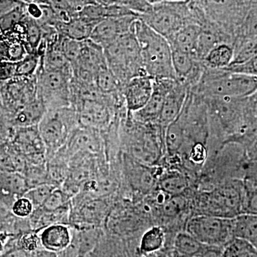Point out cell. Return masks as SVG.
Masks as SVG:
<instances>
[{
	"mask_svg": "<svg viewBox=\"0 0 257 257\" xmlns=\"http://www.w3.org/2000/svg\"><path fill=\"white\" fill-rule=\"evenodd\" d=\"M15 127L4 111L0 110V145L9 142L14 133Z\"/></svg>",
	"mask_w": 257,
	"mask_h": 257,
	"instance_id": "7bdbcfd3",
	"label": "cell"
},
{
	"mask_svg": "<svg viewBox=\"0 0 257 257\" xmlns=\"http://www.w3.org/2000/svg\"><path fill=\"white\" fill-rule=\"evenodd\" d=\"M12 145L25 157L30 165H43L47 160L46 148L38 126L15 127Z\"/></svg>",
	"mask_w": 257,
	"mask_h": 257,
	"instance_id": "30bf717a",
	"label": "cell"
},
{
	"mask_svg": "<svg viewBox=\"0 0 257 257\" xmlns=\"http://www.w3.org/2000/svg\"><path fill=\"white\" fill-rule=\"evenodd\" d=\"M99 211H100L99 203L97 200H94L84 204L81 209V214L85 222H87V224H92V222L97 221V218H99L98 217Z\"/></svg>",
	"mask_w": 257,
	"mask_h": 257,
	"instance_id": "60d3db41",
	"label": "cell"
},
{
	"mask_svg": "<svg viewBox=\"0 0 257 257\" xmlns=\"http://www.w3.org/2000/svg\"><path fill=\"white\" fill-rule=\"evenodd\" d=\"M190 89L183 83L176 81L175 85L166 96L157 124L164 130L178 118Z\"/></svg>",
	"mask_w": 257,
	"mask_h": 257,
	"instance_id": "9a60e30c",
	"label": "cell"
},
{
	"mask_svg": "<svg viewBox=\"0 0 257 257\" xmlns=\"http://www.w3.org/2000/svg\"><path fill=\"white\" fill-rule=\"evenodd\" d=\"M138 16L108 18L99 22L93 30L90 40L104 48L121 35L135 30Z\"/></svg>",
	"mask_w": 257,
	"mask_h": 257,
	"instance_id": "7c38bea8",
	"label": "cell"
},
{
	"mask_svg": "<svg viewBox=\"0 0 257 257\" xmlns=\"http://www.w3.org/2000/svg\"><path fill=\"white\" fill-rule=\"evenodd\" d=\"M234 237L257 246V214H241L233 218Z\"/></svg>",
	"mask_w": 257,
	"mask_h": 257,
	"instance_id": "d4e9b609",
	"label": "cell"
},
{
	"mask_svg": "<svg viewBox=\"0 0 257 257\" xmlns=\"http://www.w3.org/2000/svg\"><path fill=\"white\" fill-rule=\"evenodd\" d=\"M79 126L78 114L73 106L47 110L38 124L47 158H51L65 146L70 134Z\"/></svg>",
	"mask_w": 257,
	"mask_h": 257,
	"instance_id": "5b68a950",
	"label": "cell"
},
{
	"mask_svg": "<svg viewBox=\"0 0 257 257\" xmlns=\"http://www.w3.org/2000/svg\"><path fill=\"white\" fill-rule=\"evenodd\" d=\"M40 245H41V243L38 231L26 230L20 233L17 238L16 246L23 248L28 252H35L39 249Z\"/></svg>",
	"mask_w": 257,
	"mask_h": 257,
	"instance_id": "8d00e7d4",
	"label": "cell"
},
{
	"mask_svg": "<svg viewBox=\"0 0 257 257\" xmlns=\"http://www.w3.org/2000/svg\"><path fill=\"white\" fill-rule=\"evenodd\" d=\"M104 52L108 67L121 87L134 77L147 75L135 30L106 45Z\"/></svg>",
	"mask_w": 257,
	"mask_h": 257,
	"instance_id": "277c9868",
	"label": "cell"
},
{
	"mask_svg": "<svg viewBox=\"0 0 257 257\" xmlns=\"http://www.w3.org/2000/svg\"><path fill=\"white\" fill-rule=\"evenodd\" d=\"M24 3L22 0H0V18Z\"/></svg>",
	"mask_w": 257,
	"mask_h": 257,
	"instance_id": "f6af8a7d",
	"label": "cell"
},
{
	"mask_svg": "<svg viewBox=\"0 0 257 257\" xmlns=\"http://www.w3.org/2000/svg\"><path fill=\"white\" fill-rule=\"evenodd\" d=\"M187 207V200L183 195L168 196L162 204V213L167 217H174Z\"/></svg>",
	"mask_w": 257,
	"mask_h": 257,
	"instance_id": "d590c367",
	"label": "cell"
},
{
	"mask_svg": "<svg viewBox=\"0 0 257 257\" xmlns=\"http://www.w3.org/2000/svg\"><path fill=\"white\" fill-rule=\"evenodd\" d=\"M30 189L27 179L19 173L0 171V202L10 211L13 203Z\"/></svg>",
	"mask_w": 257,
	"mask_h": 257,
	"instance_id": "e0dca14e",
	"label": "cell"
},
{
	"mask_svg": "<svg viewBox=\"0 0 257 257\" xmlns=\"http://www.w3.org/2000/svg\"><path fill=\"white\" fill-rule=\"evenodd\" d=\"M35 210L31 201L23 196L15 201L10 208V211L16 217L20 219H28Z\"/></svg>",
	"mask_w": 257,
	"mask_h": 257,
	"instance_id": "f35d334b",
	"label": "cell"
},
{
	"mask_svg": "<svg viewBox=\"0 0 257 257\" xmlns=\"http://www.w3.org/2000/svg\"><path fill=\"white\" fill-rule=\"evenodd\" d=\"M234 59V48L231 45L221 43L213 48L203 60L204 67L223 69L229 67Z\"/></svg>",
	"mask_w": 257,
	"mask_h": 257,
	"instance_id": "484cf974",
	"label": "cell"
},
{
	"mask_svg": "<svg viewBox=\"0 0 257 257\" xmlns=\"http://www.w3.org/2000/svg\"><path fill=\"white\" fill-rule=\"evenodd\" d=\"M154 78L149 75L138 76L130 79L123 88L125 107L128 113L139 111L151 97Z\"/></svg>",
	"mask_w": 257,
	"mask_h": 257,
	"instance_id": "4fadbf2b",
	"label": "cell"
},
{
	"mask_svg": "<svg viewBox=\"0 0 257 257\" xmlns=\"http://www.w3.org/2000/svg\"><path fill=\"white\" fill-rule=\"evenodd\" d=\"M97 24L79 18L77 14L67 23L58 24L56 28L59 33L64 37L84 41L90 39L93 30Z\"/></svg>",
	"mask_w": 257,
	"mask_h": 257,
	"instance_id": "603a6c76",
	"label": "cell"
},
{
	"mask_svg": "<svg viewBox=\"0 0 257 257\" xmlns=\"http://www.w3.org/2000/svg\"><path fill=\"white\" fill-rule=\"evenodd\" d=\"M161 1H165V0H157V3H158V2H161Z\"/></svg>",
	"mask_w": 257,
	"mask_h": 257,
	"instance_id": "816d5d0a",
	"label": "cell"
},
{
	"mask_svg": "<svg viewBox=\"0 0 257 257\" xmlns=\"http://www.w3.org/2000/svg\"><path fill=\"white\" fill-rule=\"evenodd\" d=\"M96 4L109 6V5H124V0H93Z\"/></svg>",
	"mask_w": 257,
	"mask_h": 257,
	"instance_id": "c3c4849f",
	"label": "cell"
},
{
	"mask_svg": "<svg viewBox=\"0 0 257 257\" xmlns=\"http://www.w3.org/2000/svg\"><path fill=\"white\" fill-rule=\"evenodd\" d=\"M185 132L178 118L169 125L165 130V142L169 153L174 154L178 152L185 142Z\"/></svg>",
	"mask_w": 257,
	"mask_h": 257,
	"instance_id": "f546056e",
	"label": "cell"
},
{
	"mask_svg": "<svg viewBox=\"0 0 257 257\" xmlns=\"http://www.w3.org/2000/svg\"><path fill=\"white\" fill-rule=\"evenodd\" d=\"M39 235L42 247L55 253L67 250L73 240L70 228L64 224L47 226L41 230Z\"/></svg>",
	"mask_w": 257,
	"mask_h": 257,
	"instance_id": "2e32d148",
	"label": "cell"
},
{
	"mask_svg": "<svg viewBox=\"0 0 257 257\" xmlns=\"http://www.w3.org/2000/svg\"><path fill=\"white\" fill-rule=\"evenodd\" d=\"M253 246L246 240L234 237L223 247L222 257H238L243 251Z\"/></svg>",
	"mask_w": 257,
	"mask_h": 257,
	"instance_id": "ab89813d",
	"label": "cell"
},
{
	"mask_svg": "<svg viewBox=\"0 0 257 257\" xmlns=\"http://www.w3.org/2000/svg\"><path fill=\"white\" fill-rule=\"evenodd\" d=\"M223 247L207 246L199 257H222Z\"/></svg>",
	"mask_w": 257,
	"mask_h": 257,
	"instance_id": "7dc6e473",
	"label": "cell"
},
{
	"mask_svg": "<svg viewBox=\"0 0 257 257\" xmlns=\"http://www.w3.org/2000/svg\"><path fill=\"white\" fill-rule=\"evenodd\" d=\"M242 214H257V184L243 179Z\"/></svg>",
	"mask_w": 257,
	"mask_h": 257,
	"instance_id": "e575fe53",
	"label": "cell"
},
{
	"mask_svg": "<svg viewBox=\"0 0 257 257\" xmlns=\"http://www.w3.org/2000/svg\"><path fill=\"white\" fill-rule=\"evenodd\" d=\"M190 91L205 98L242 99L256 92L257 77L205 67L200 80Z\"/></svg>",
	"mask_w": 257,
	"mask_h": 257,
	"instance_id": "6da1fadb",
	"label": "cell"
},
{
	"mask_svg": "<svg viewBox=\"0 0 257 257\" xmlns=\"http://www.w3.org/2000/svg\"><path fill=\"white\" fill-rule=\"evenodd\" d=\"M41 58L42 56L37 50L30 52L23 60L16 62L15 77H31L36 75Z\"/></svg>",
	"mask_w": 257,
	"mask_h": 257,
	"instance_id": "1f68e13d",
	"label": "cell"
},
{
	"mask_svg": "<svg viewBox=\"0 0 257 257\" xmlns=\"http://www.w3.org/2000/svg\"><path fill=\"white\" fill-rule=\"evenodd\" d=\"M0 257H32V253L28 252L18 246H13L2 253Z\"/></svg>",
	"mask_w": 257,
	"mask_h": 257,
	"instance_id": "bcb514c9",
	"label": "cell"
},
{
	"mask_svg": "<svg viewBox=\"0 0 257 257\" xmlns=\"http://www.w3.org/2000/svg\"><path fill=\"white\" fill-rule=\"evenodd\" d=\"M68 194L62 189L55 188L47 198L41 208L47 211H54L67 207Z\"/></svg>",
	"mask_w": 257,
	"mask_h": 257,
	"instance_id": "74e56055",
	"label": "cell"
},
{
	"mask_svg": "<svg viewBox=\"0 0 257 257\" xmlns=\"http://www.w3.org/2000/svg\"><path fill=\"white\" fill-rule=\"evenodd\" d=\"M172 1H182V0H172Z\"/></svg>",
	"mask_w": 257,
	"mask_h": 257,
	"instance_id": "f5cc1de1",
	"label": "cell"
},
{
	"mask_svg": "<svg viewBox=\"0 0 257 257\" xmlns=\"http://www.w3.org/2000/svg\"><path fill=\"white\" fill-rule=\"evenodd\" d=\"M186 231L207 246L224 247L234 239L233 218L198 214L189 219Z\"/></svg>",
	"mask_w": 257,
	"mask_h": 257,
	"instance_id": "ba28073f",
	"label": "cell"
},
{
	"mask_svg": "<svg viewBox=\"0 0 257 257\" xmlns=\"http://www.w3.org/2000/svg\"><path fill=\"white\" fill-rule=\"evenodd\" d=\"M94 84L97 90L104 95H110L122 92L123 90L119 81L109 68L108 64L96 71L94 75Z\"/></svg>",
	"mask_w": 257,
	"mask_h": 257,
	"instance_id": "4316f807",
	"label": "cell"
},
{
	"mask_svg": "<svg viewBox=\"0 0 257 257\" xmlns=\"http://www.w3.org/2000/svg\"><path fill=\"white\" fill-rule=\"evenodd\" d=\"M223 69L236 72V73L248 74V75L257 77V56L245 63L229 65V67Z\"/></svg>",
	"mask_w": 257,
	"mask_h": 257,
	"instance_id": "b9f144b4",
	"label": "cell"
},
{
	"mask_svg": "<svg viewBox=\"0 0 257 257\" xmlns=\"http://www.w3.org/2000/svg\"><path fill=\"white\" fill-rule=\"evenodd\" d=\"M234 59L230 65L245 63L257 56V35L236 39L233 45Z\"/></svg>",
	"mask_w": 257,
	"mask_h": 257,
	"instance_id": "83f0119b",
	"label": "cell"
},
{
	"mask_svg": "<svg viewBox=\"0 0 257 257\" xmlns=\"http://www.w3.org/2000/svg\"><path fill=\"white\" fill-rule=\"evenodd\" d=\"M135 32L147 75L154 79H176L172 49L167 39L139 18L135 23Z\"/></svg>",
	"mask_w": 257,
	"mask_h": 257,
	"instance_id": "7a4b0ae2",
	"label": "cell"
},
{
	"mask_svg": "<svg viewBox=\"0 0 257 257\" xmlns=\"http://www.w3.org/2000/svg\"><path fill=\"white\" fill-rule=\"evenodd\" d=\"M176 81L173 79H154L153 93L148 102L140 110L128 114L135 121L141 124H157L166 96L175 85Z\"/></svg>",
	"mask_w": 257,
	"mask_h": 257,
	"instance_id": "8fae6325",
	"label": "cell"
},
{
	"mask_svg": "<svg viewBox=\"0 0 257 257\" xmlns=\"http://www.w3.org/2000/svg\"><path fill=\"white\" fill-rule=\"evenodd\" d=\"M207 246L187 231H182L174 240V256L199 257Z\"/></svg>",
	"mask_w": 257,
	"mask_h": 257,
	"instance_id": "cb8c5ba5",
	"label": "cell"
},
{
	"mask_svg": "<svg viewBox=\"0 0 257 257\" xmlns=\"http://www.w3.org/2000/svg\"><path fill=\"white\" fill-rule=\"evenodd\" d=\"M165 243V231L160 226H154L143 234L140 241V250L145 254H152L160 251Z\"/></svg>",
	"mask_w": 257,
	"mask_h": 257,
	"instance_id": "f1b7e54d",
	"label": "cell"
},
{
	"mask_svg": "<svg viewBox=\"0 0 257 257\" xmlns=\"http://www.w3.org/2000/svg\"><path fill=\"white\" fill-rule=\"evenodd\" d=\"M28 161L10 142L0 145V171L25 175Z\"/></svg>",
	"mask_w": 257,
	"mask_h": 257,
	"instance_id": "7402d4cb",
	"label": "cell"
},
{
	"mask_svg": "<svg viewBox=\"0 0 257 257\" xmlns=\"http://www.w3.org/2000/svg\"><path fill=\"white\" fill-rule=\"evenodd\" d=\"M3 111L11 119L24 106L37 98L36 75L15 77L3 82L1 87Z\"/></svg>",
	"mask_w": 257,
	"mask_h": 257,
	"instance_id": "9c48e42d",
	"label": "cell"
},
{
	"mask_svg": "<svg viewBox=\"0 0 257 257\" xmlns=\"http://www.w3.org/2000/svg\"><path fill=\"white\" fill-rule=\"evenodd\" d=\"M99 133L92 128L79 126L70 134L65 146L72 153L83 152L96 154L101 145Z\"/></svg>",
	"mask_w": 257,
	"mask_h": 257,
	"instance_id": "ac0fdd59",
	"label": "cell"
},
{
	"mask_svg": "<svg viewBox=\"0 0 257 257\" xmlns=\"http://www.w3.org/2000/svg\"><path fill=\"white\" fill-rule=\"evenodd\" d=\"M172 64L176 79L192 89L202 77L204 67L194 56L178 50H172Z\"/></svg>",
	"mask_w": 257,
	"mask_h": 257,
	"instance_id": "5bb4252c",
	"label": "cell"
},
{
	"mask_svg": "<svg viewBox=\"0 0 257 257\" xmlns=\"http://www.w3.org/2000/svg\"><path fill=\"white\" fill-rule=\"evenodd\" d=\"M139 19L167 40L186 25H200L190 0L154 3L148 11L139 15Z\"/></svg>",
	"mask_w": 257,
	"mask_h": 257,
	"instance_id": "3957f363",
	"label": "cell"
},
{
	"mask_svg": "<svg viewBox=\"0 0 257 257\" xmlns=\"http://www.w3.org/2000/svg\"><path fill=\"white\" fill-rule=\"evenodd\" d=\"M47 111L43 101L37 97L15 114L10 122L14 127L38 126Z\"/></svg>",
	"mask_w": 257,
	"mask_h": 257,
	"instance_id": "44dd1931",
	"label": "cell"
},
{
	"mask_svg": "<svg viewBox=\"0 0 257 257\" xmlns=\"http://www.w3.org/2000/svg\"><path fill=\"white\" fill-rule=\"evenodd\" d=\"M238 257H257L256 248H255L254 246L248 248L246 251H243V252Z\"/></svg>",
	"mask_w": 257,
	"mask_h": 257,
	"instance_id": "681fc988",
	"label": "cell"
},
{
	"mask_svg": "<svg viewBox=\"0 0 257 257\" xmlns=\"http://www.w3.org/2000/svg\"><path fill=\"white\" fill-rule=\"evenodd\" d=\"M55 188L57 187L55 184L44 183L29 189L24 196L31 201L35 209L41 207L43 205L51 193L53 192Z\"/></svg>",
	"mask_w": 257,
	"mask_h": 257,
	"instance_id": "836d02e7",
	"label": "cell"
},
{
	"mask_svg": "<svg viewBox=\"0 0 257 257\" xmlns=\"http://www.w3.org/2000/svg\"><path fill=\"white\" fill-rule=\"evenodd\" d=\"M16 63L0 60V82H5L15 77Z\"/></svg>",
	"mask_w": 257,
	"mask_h": 257,
	"instance_id": "ee69618b",
	"label": "cell"
},
{
	"mask_svg": "<svg viewBox=\"0 0 257 257\" xmlns=\"http://www.w3.org/2000/svg\"><path fill=\"white\" fill-rule=\"evenodd\" d=\"M35 3L38 4H49L50 2L49 0H27L26 3Z\"/></svg>",
	"mask_w": 257,
	"mask_h": 257,
	"instance_id": "f907efd6",
	"label": "cell"
},
{
	"mask_svg": "<svg viewBox=\"0 0 257 257\" xmlns=\"http://www.w3.org/2000/svg\"><path fill=\"white\" fill-rule=\"evenodd\" d=\"M202 26L197 24L186 25L176 32L167 41L172 50H178L194 56L198 38L202 30ZM195 57V56H194Z\"/></svg>",
	"mask_w": 257,
	"mask_h": 257,
	"instance_id": "ffe728a7",
	"label": "cell"
},
{
	"mask_svg": "<svg viewBox=\"0 0 257 257\" xmlns=\"http://www.w3.org/2000/svg\"><path fill=\"white\" fill-rule=\"evenodd\" d=\"M243 181L233 179L219 188L203 194L199 199V205L203 214L224 218L236 217L242 214Z\"/></svg>",
	"mask_w": 257,
	"mask_h": 257,
	"instance_id": "8992f818",
	"label": "cell"
},
{
	"mask_svg": "<svg viewBox=\"0 0 257 257\" xmlns=\"http://www.w3.org/2000/svg\"><path fill=\"white\" fill-rule=\"evenodd\" d=\"M188 185L187 178L179 173L166 175L160 179L159 183L161 192L169 196L182 195Z\"/></svg>",
	"mask_w": 257,
	"mask_h": 257,
	"instance_id": "4dcf8cb0",
	"label": "cell"
},
{
	"mask_svg": "<svg viewBox=\"0 0 257 257\" xmlns=\"http://www.w3.org/2000/svg\"><path fill=\"white\" fill-rule=\"evenodd\" d=\"M72 74L40 67L36 74L37 97L43 101L47 110L71 105Z\"/></svg>",
	"mask_w": 257,
	"mask_h": 257,
	"instance_id": "52a82bcc",
	"label": "cell"
},
{
	"mask_svg": "<svg viewBox=\"0 0 257 257\" xmlns=\"http://www.w3.org/2000/svg\"><path fill=\"white\" fill-rule=\"evenodd\" d=\"M125 160L128 178L133 187L142 192H150L156 182L155 172L133 157L126 156Z\"/></svg>",
	"mask_w": 257,
	"mask_h": 257,
	"instance_id": "d6986e66",
	"label": "cell"
},
{
	"mask_svg": "<svg viewBox=\"0 0 257 257\" xmlns=\"http://www.w3.org/2000/svg\"><path fill=\"white\" fill-rule=\"evenodd\" d=\"M257 35V0H251V6L248 10L243 23L240 27L236 39L246 38ZM234 40V41H235Z\"/></svg>",
	"mask_w": 257,
	"mask_h": 257,
	"instance_id": "d6a6232c",
	"label": "cell"
}]
</instances>
